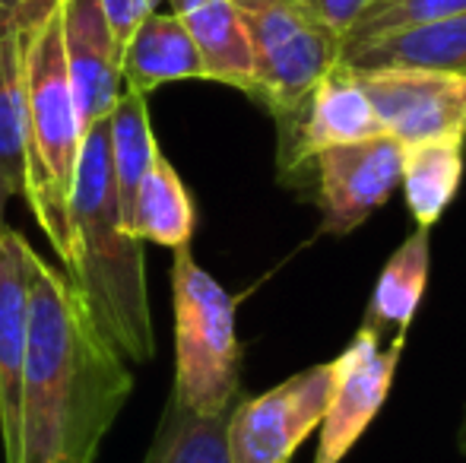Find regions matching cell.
Here are the masks:
<instances>
[{
	"label": "cell",
	"mask_w": 466,
	"mask_h": 463,
	"mask_svg": "<svg viewBox=\"0 0 466 463\" xmlns=\"http://www.w3.org/2000/svg\"><path fill=\"white\" fill-rule=\"evenodd\" d=\"M29 340L19 463H93L134 394L127 358L96 327L67 273L25 247Z\"/></svg>",
	"instance_id": "obj_1"
},
{
	"label": "cell",
	"mask_w": 466,
	"mask_h": 463,
	"mask_svg": "<svg viewBox=\"0 0 466 463\" xmlns=\"http://www.w3.org/2000/svg\"><path fill=\"white\" fill-rule=\"evenodd\" d=\"M70 223L76 238L74 283L93 315L124 358L149 362L156 352L153 317L147 296L143 245L121 223L115 172H111L108 117L86 127L76 162Z\"/></svg>",
	"instance_id": "obj_2"
},
{
	"label": "cell",
	"mask_w": 466,
	"mask_h": 463,
	"mask_svg": "<svg viewBox=\"0 0 466 463\" xmlns=\"http://www.w3.org/2000/svg\"><path fill=\"white\" fill-rule=\"evenodd\" d=\"M23 99H25V191L29 210L55 247L64 273L76 270V238L70 223L76 162L86 127L76 112L61 38L57 0H23Z\"/></svg>",
	"instance_id": "obj_3"
},
{
	"label": "cell",
	"mask_w": 466,
	"mask_h": 463,
	"mask_svg": "<svg viewBox=\"0 0 466 463\" xmlns=\"http://www.w3.org/2000/svg\"><path fill=\"white\" fill-rule=\"evenodd\" d=\"M175 311V390L172 397L197 416H219L241 397L238 302L222 289L190 254V245L175 247L172 260Z\"/></svg>",
	"instance_id": "obj_4"
},
{
	"label": "cell",
	"mask_w": 466,
	"mask_h": 463,
	"mask_svg": "<svg viewBox=\"0 0 466 463\" xmlns=\"http://www.w3.org/2000/svg\"><path fill=\"white\" fill-rule=\"evenodd\" d=\"M254 48V96L270 117L292 112L339 61V42L292 0H235Z\"/></svg>",
	"instance_id": "obj_5"
},
{
	"label": "cell",
	"mask_w": 466,
	"mask_h": 463,
	"mask_svg": "<svg viewBox=\"0 0 466 463\" xmlns=\"http://www.w3.org/2000/svg\"><path fill=\"white\" fill-rule=\"evenodd\" d=\"M330 390L333 365L320 362L258 397H238L226 426L228 460L292 463L295 451L318 432Z\"/></svg>",
	"instance_id": "obj_6"
},
{
	"label": "cell",
	"mask_w": 466,
	"mask_h": 463,
	"mask_svg": "<svg viewBox=\"0 0 466 463\" xmlns=\"http://www.w3.org/2000/svg\"><path fill=\"white\" fill-rule=\"evenodd\" d=\"M273 121L279 136L277 166L282 185H299V178H305L311 168V159L324 149L384 134L369 96L359 86L356 70L343 61L333 64L292 112Z\"/></svg>",
	"instance_id": "obj_7"
},
{
	"label": "cell",
	"mask_w": 466,
	"mask_h": 463,
	"mask_svg": "<svg viewBox=\"0 0 466 463\" xmlns=\"http://www.w3.org/2000/svg\"><path fill=\"white\" fill-rule=\"evenodd\" d=\"M403 347L406 334H397L390 347L380 349V334L362 324L350 347L330 358L333 390L318 426V451L311 463H343L346 454L359 445L387 403Z\"/></svg>",
	"instance_id": "obj_8"
},
{
	"label": "cell",
	"mask_w": 466,
	"mask_h": 463,
	"mask_svg": "<svg viewBox=\"0 0 466 463\" xmlns=\"http://www.w3.org/2000/svg\"><path fill=\"white\" fill-rule=\"evenodd\" d=\"M387 136L403 146L429 140L466 143V76L448 70H356Z\"/></svg>",
	"instance_id": "obj_9"
},
{
	"label": "cell",
	"mask_w": 466,
	"mask_h": 463,
	"mask_svg": "<svg viewBox=\"0 0 466 463\" xmlns=\"http://www.w3.org/2000/svg\"><path fill=\"white\" fill-rule=\"evenodd\" d=\"M320 232L350 235L390 200L403 172V143L380 134L324 149L311 159Z\"/></svg>",
	"instance_id": "obj_10"
},
{
	"label": "cell",
	"mask_w": 466,
	"mask_h": 463,
	"mask_svg": "<svg viewBox=\"0 0 466 463\" xmlns=\"http://www.w3.org/2000/svg\"><path fill=\"white\" fill-rule=\"evenodd\" d=\"M29 241L13 229H0V441L4 463L23 454V377L29 340Z\"/></svg>",
	"instance_id": "obj_11"
},
{
	"label": "cell",
	"mask_w": 466,
	"mask_h": 463,
	"mask_svg": "<svg viewBox=\"0 0 466 463\" xmlns=\"http://www.w3.org/2000/svg\"><path fill=\"white\" fill-rule=\"evenodd\" d=\"M61 38L83 127L105 121L121 96V57L111 42L98 0H57Z\"/></svg>",
	"instance_id": "obj_12"
},
{
	"label": "cell",
	"mask_w": 466,
	"mask_h": 463,
	"mask_svg": "<svg viewBox=\"0 0 466 463\" xmlns=\"http://www.w3.org/2000/svg\"><path fill=\"white\" fill-rule=\"evenodd\" d=\"M339 61L352 70L412 67L466 76V13L356 35L339 42Z\"/></svg>",
	"instance_id": "obj_13"
},
{
	"label": "cell",
	"mask_w": 466,
	"mask_h": 463,
	"mask_svg": "<svg viewBox=\"0 0 466 463\" xmlns=\"http://www.w3.org/2000/svg\"><path fill=\"white\" fill-rule=\"evenodd\" d=\"M181 19L207 67L209 83H226L254 96V48L235 0H166Z\"/></svg>",
	"instance_id": "obj_14"
},
{
	"label": "cell",
	"mask_w": 466,
	"mask_h": 463,
	"mask_svg": "<svg viewBox=\"0 0 466 463\" xmlns=\"http://www.w3.org/2000/svg\"><path fill=\"white\" fill-rule=\"evenodd\" d=\"M181 80H207V67H203L181 19L175 13L153 10L137 25L124 48L121 83L124 89L149 96L166 83Z\"/></svg>",
	"instance_id": "obj_15"
},
{
	"label": "cell",
	"mask_w": 466,
	"mask_h": 463,
	"mask_svg": "<svg viewBox=\"0 0 466 463\" xmlns=\"http://www.w3.org/2000/svg\"><path fill=\"white\" fill-rule=\"evenodd\" d=\"M431 270V229H419L390 254V260L380 270L374 292L365 311V327L384 330L397 327V334H410V324L416 317L419 305L429 289Z\"/></svg>",
	"instance_id": "obj_16"
},
{
	"label": "cell",
	"mask_w": 466,
	"mask_h": 463,
	"mask_svg": "<svg viewBox=\"0 0 466 463\" xmlns=\"http://www.w3.org/2000/svg\"><path fill=\"white\" fill-rule=\"evenodd\" d=\"M463 149V140H429L403 146L400 187L419 229H431L454 204L466 168Z\"/></svg>",
	"instance_id": "obj_17"
},
{
	"label": "cell",
	"mask_w": 466,
	"mask_h": 463,
	"mask_svg": "<svg viewBox=\"0 0 466 463\" xmlns=\"http://www.w3.org/2000/svg\"><path fill=\"white\" fill-rule=\"evenodd\" d=\"M197 229V206L187 185L162 153L149 162L130 213V235L166 247L190 245Z\"/></svg>",
	"instance_id": "obj_18"
},
{
	"label": "cell",
	"mask_w": 466,
	"mask_h": 463,
	"mask_svg": "<svg viewBox=\"0 0 466 463\" xmlns=\"http://www.w3.org/2000/svg\"><path fill=\"white\" fill-rule=\"evenodd\" d=\"M0 178L10 194L25 191V99L19 10H0Z\"/></svg>",
	"instance_id": "obj_19"
},
{
	"label": "cell",
	"mask_w": 466,
	"mask_h": 463,
	"mask_svg": "<svg viewBox=\"0 0 466 463\" xmlns=\"http://www.w3.org/2000/svg\"><path fill=\"white\" fill-rule=\"evenodd\" d=\"M108 143H111V172H115L117 204H121V223L130 232V213L147 175L149 162L159 153V143L149 121L147 96L134 89H121L115 108L108 115Z\"/></svg>",
	"instance_id": "obj_20"
},
{
	"label": "cell",
	"mask_w": 466,
	"mask_h": 463,
	"mask_svg": "<svg viewBox=\"0 0 466 463\" xmlns=\"http://www.w3.org/2000/svg\"><path fill=\"white\" fill-rule=\"evenodd\" d=\"M226 426L228 413L197 416L172 397L143 463H232Z\"/></svg>",
	"instance_id": "obj_21"
},
{
	"label": "cell",
	"mask_w": 466,
	"mask_h": 463,
	"mask_svg": "<svg viewBox=\"0 0 466 463\" xmlns=\"http://www.w3.org/2000/svg\"><path fill=\"white\" fill-rule=\"evenodd\" d=\"M461 13H466V0H378L346 38L374 35V32L400 29V25H412V23H429V19L461 16Z\"/></svg>",
	"instance_id": "obj_22"
},
{
	"label": "cell",
	"mask_w": 466,
	"mask_h": 463,
	"mask_svg": "<svg viewBox=\"0 0 466 463\" xmlns=\"http://www.w3.org/2000/svg\"><path fill=\"white\" fill-rule=\"evenodd\" d=\"M311 23H318L327 35H333L337 42H343L356 23L371 10L378 0H292Z\"/></svg>",
	"instance_id": "obj_23"
},
{
	"label": "cell",
	"mask_w": 466,
	"mask_h": 463,
	"mask_svg": "<svg viewBox=\"0 0 466 463\" xmlns=\"http://www.w3.org/2000/svg\"><path fill=\"white\" fill-rule=\"evenodd\" d=\"M98 6H102L105 23H108L117 57H121L130 42V35L137 32V25H140L153 10H149L147 0H98Z\"/></svg>",
	"instance_id": "obj_24"
},
{
	"label": "cell",
	"mask_w": 466,
	"mask_h": 463,
	"mask_svg": "<svg viewBox=\"0 0 466 463\" xmlns=\"http://www.w3.org/2000/svg\"><path fill=\"white\" fill-rule=\"evenodd\" d=\"M457 451L466 454V409H463V419H461V426H457Z\"/></svg>",
	"instance_id": "obj_25"
},
{
	"label": "cell",
	"mask_w": 466,
	"mask_h": 463,
	"mask_svg": "<svg viewBox=\"0 0 466 463\" xmlns=\"http://www.w3.org/2000/svg\"><path fill=\"white\" fill-rule=\"evenodd\" d=\"M10 197H13L10 187H6V181L0 178V219H4V204H6V200H10ZM0 229H4V223H0Z\"/></svg>",
	"instance_id": "obj_26"
},
{
	"label": "cell",
	"mask_w": 466,
	"mask_h": 463,
	"mask_svg": "<svg viewBox=\"0 0 466 463\" xmlns=\"http://www.w3.org/2000/svg\"><path fill=\"white\" fill-rule=\"evenodd\" d=\"M23 0H0V10H13V6H19Z\"/></svg>",
	"instance_id": "obj_27"
},
{
	"label": "cell",
	"mask_w": 466,
	"mask_h": 463,
	"mask_svg": "<svg viewBox=\"0 0 466 463\" xmlns=\"http://www.w3.org/2000/svg\"><path fill=\"white\" fill-rule=\"evenodd\" d=\"M149 4V10H159V4H166V0H147Z\"/></svg>",
	"instance_id": "obj_28"
}]
</instances>
